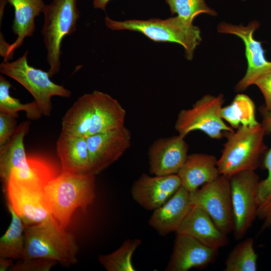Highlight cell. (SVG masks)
Returning a JSON list of instances; mask_svg holds the SVG:
<instances>
[{
	"mask_svg": "<svg viewBox=\"0 0 271 271\" xmlns=\"http://www.w3.org/2000/svg\"><path fill=\"white\" fill-rule=\"evenodd\" d=\"M14 264L13 259L0 257V271L10 270Z\"/></svg>",
	"mask_w": 271,
	"mask_h": 271,
	"instance_id": "32",
	"label": "cell"
},
{
	"mask_svg": "<svg viewBox=\"0 0 271 271\" xmlns=\"http://www.w3.org/2000/svg\"><path fill=\"white\" fill-rule=\"evenodd\" d=\"M264 99L265 108L271 111V69L261 76L255 82Z\"/></svg>",
	"mask_w": 271,
	"mask_h": 271,
	"instance_id": "31",
	"label": "cell"
},
{
	"mask_svg": "<svg viewBox=\"0 0 271 271\" xmlns=\"http://www.w3.org/2000/svg\"><path fill=\"white\" fill-rule=\"evenodd\" d=\"M191 205H198L210 216L218 228L226 234L233 229V214L229 177L220 175L201 189L190 192Z\"/></svg>",
	"mask_w": 271,
	"mask_h": 271,
	"instance_id": "10",
	"label": "cell"
},
{
	"mask_svg": "<svg viewBox=\"0 0 271 271\" xmlns=\"http://www.w3.org/2000/svg\"><path fill=\"white\" fill-rule=\"evenodd\" d=\"M258 27V22L252 21L245 26L221 23L217 28L219 33L237 36L245 45L247 68L245 75L235 86L238 91H243L254 84L261 76L271 69V62L266 60L261 43L254 38V32Z\"/></svg>",
	"mask_w": 271,
	"mask_h": 271,
	"instance_id": "12",
	"label": "cell"
},
{
	"mask_svg": "<svg viewBox=\"0 0 271 271\" xmlns=\"http://www.w3.org/2000/svg\"><path fill=\"white\" fill-rule=\"evenodd\" d=\"M167 271H187L202 268L212 263L217 250L186 234L177 233Z\"/></svg>",
	"mask_w": 271,
	"mask_h": 271,
	"instance_id": "16",
	"label": "cell"
},
{
	"mask_svg": "<svg viewBox=\"0 0 271 271\" xmlns=\"http://www.w3.org/2000/svg\"><path fill=\"white\" fill-rule=\"evenodd\" d=\"M17 117L0 111V147L11 138L17 126Z\"/></svg>",
	"mask_w": 271,
	"mask_h": 271,
	"instance_id": "30",
	"label": "cell"
},
{
	"mask_svg": "<svg viewBox=\"0 0 271 271\" xmlns=\"http://www.w3.org/2000/svg\"><path fill=\"white\" fill-rule=\"evenodd\" d=\"M10 205L25 226L42 222L52 217L43 187L10 180L4 183Z\"/></svg>",
	"mask_w": 271,
	"mask_h": 271,
	"instance_id": "11",
	"label": "cell"
},
{
	"mask_svg": "<svg viewBox=\"0 0 271 271\" xmlns=\"http://www.w3.org/2000/svg\"><path fill=\"white\" fill-rule=\"evenodd\" d=\"M14 10L12 25L13 33L17 36L10 44L4 61H9L15 51L23 44L27 37L33 36L36 29L35 19L43 13L46 6L43 0H6Z\"/></svg>",
	"mask_w": 271,
	"mask_h": 271,
	"instance_id": "20",
	"label": "cell"
},
{
	"mask_svg": "<svg viewBox=\"0 0 271 271\" xmlns=\"http://www.w3.org/2000/svg\"><path fill=\"white\" fill-rule=\"evenodd\" d=\"M259 111L266 133H271V111L261 106ZM263 165L267 171V175L259 183L257 217L262 221V229H264L271 226V148L265 154Z\"/></svg>",
	"mask_w": 271,
	"mask_h": 271,
	"instance_id": "22",
	"label": "cell"
},
{
	"mask_svg": "<svg viewBox=\"0 0 271 271\" xmlns=\"http://www.w3.org/2000/svg\"><path fill=\"white\" fill-rule=\"evenodd\" d=\"M28 54L26 51L13 62L3 61L0 65V71L24 87L34 97L42 115L49 116L52 110V97H69L71 92L63 85L53 82L48 71L30 65Z\"/></svg>",
	"mask_w": 271,
	"mask_h": 271,
	"instance_id": "7",
	"label": "cell"
},
{
	"mask_svg": "<svg viewBox=\"0 0 271 271\" xmlns=\"http://www.w3.org/2000/svg\"><path fill=\"white\" fill-rule=\"evenodd\" d=\"M234 237L241 239L257 215V192L260 181L255 171L237 173L230 178Z\"/></svg>",
	"mask_w": 271,
	"mask_h": 271,
	"instance_id": "9",
	"label": "cell"
},
{
	"mask_svg": "<svg viewBox=\"0 0 271 271\" xmlns=\"http://www.w3.org/2000/svg\"><path fill=\"white\" fill-rule=\"evenodd\" d=\"M176 233L188 235L216 250L226 246L229 241L227 235L220 230L207 213L198 205H192Z\"/></svg>",
	"mask_w": 271,
	"mask_h": 271,
	"instance_id": "17",
	"label": "cell"
},
{
	"mask_svg": "<svg viewBox=\"0 0 271 271\" xmlns=\"http://www.w3.org/2000/svg\"><path fill=\"white\" fill-rule=\"evenodd\" d=\"M86 139L90 172L95 175L122 156L130 145L131 133L124 126L115 130L89 136Z\"/></svg>",
	"mask_w": 271,
	"mask_h": 271,
	"instance_id": "13",
	"label": "cell"
},
{
	"mask_svg": "<svg viewBox=\"0 0 271 271\" xmlns=\"http://www.w3.org/2000/svg\"><path fill=\"white\" fill-rule=\"evenodd\" d=\"M155 176L142 174L131 189L134 200L148 210H154L163 205L181 186L177 174Z\"/></svg>",
	"mask_w": 271,
	"mask_h": 271,
	"instance_id": "15",
	"label": "cell"
},
{
	"mask_svg": "<svg viewBox=\"0 0 271 271\" xmlns=\"http://www.w3.org/2000/svg\"><path fill=\"white\" fill-rule=\"evenodd\" d=\"M57 262L53 260L44 258H21L9 270L49 271Z\"/></svg>",
	"mask_w": 271,
	"mask_h": 271,
	"instance_id": "29",
	"label": "cell"
},
{
	"mask_svg": "<svg viewBox=\"0 0 271 271\" xmlns=\"http://www.w3.org/2000/svg\"><path fill=\"white\" fill-rule=\"evenodd\" d=\"M257 254L254 248V240L250 237L238 243L228 254L224 271H256Z\"/></svg>",
	"mask_w": 271,
	"mask_h": 271,
	"instance_id": "26",
	"label": "cell"
},
{
	"mask_svg": "<svg viewBox=\"0 0 271 271\" xmlns=\"http://www.w3.org/2000/svg\"><path fill=\"white\" fill-rule=\"evenodd\" d=\"M77 4V0H52L44 9L41 34L47 50V61L49 65L48 71L51 77L59 72L64 38L76 30L80 17Z\"/></svg>",
	"mask_w": 271,
	"mask_h": 271,
	"instance_id": "6",
	"label": "cell"
},
{
	"mask_svg": "<svg viewBox=\"0 0 271 271\" xmlns=\"http://www.w3.org/2000/svg\"><path fill=\"white\" fill-rule=\"evenodd\" d=\"M44 190L52 217L66 229L76 209L80 208L85 213L93 203L95 197V175L60 173L45 186Z\"/></svg>",
	"mask_w": 271,
	"mask_h": 271,
	"instance_id": "2",
	"label": "cell"
},
{
	"mask_svg": "<svg viewBox=\"0 0 271 271\" xmlns=\"http://www.w3.org/2000/svg\"><path fill=\"white\" fill-rule=\"evenodd\" d=\"M227 133L217 167L220 175L230 178L246 170L255 171L266 150L264 138L266 132L262 123L254 126L240 125Z\"/></svg>",
	"mask_w": 271,
	"mask_h": 271,
	"instance_id": "5",
	"label": "cell"
},
{
	"mask_svg": "<svg viewBox=\"0 0 271 271\" xmlns=\"http://www.w3.org/2000/svg\"><path fill=\"white\" fill-rule=\"evenodd\" d=\"M126 112L115 98L94 90L80 96L62 120L61 132L85 138L124 126Z\"/></svg>",
	"mask_w": 271,
	"mask_h": 271,
	"instance_id": "1",
	"label": "cell"
},
{
	"mask_svg": "<svg viewBox=\"0 0 271 271\" xmlns=\"http://www.w3.org/2000/svg\"><path fill=\"white\" fill-rule=\"evenodd\" d=\"M106 26L113 31L129 30L142 33L156 42L175 43L182 45L186 58H193L196 47L202 38L200 29L184 21L177 16L165 20H128L117 21L108 17L104 19Z\"/></svg>",
	"mask_w": 271,
	"mask_h": 271,
	"instance_id": "4",
	"label": "cell"
},
{
	"mask_svg": "<svg viewBox=\"0 0 271 271\" xmlns=\"http://www.w3.org/2000/svg\"><path fill=\"white\" fill-rule=\"evenodd\" d=\"M24 232L22 259L44 258L66 264L77 262L78 247L75 236L52 216L40 223L25 226Z\"/></svg>",
	"mask_w": 271,
	"mask_h": 271,
	"instance_id": "3",
	"label": "cell"
},
{
	"mask_svg": "<svg viewBox=\"0 0 271 271\" xmlns=\"http://www.w3.org/2000/svg\"><path fill=\"white\" fill-rule=\"evenodd\" d=\"M224 102L222 94L217 96L205 95L188 109L181 110L178 114L175 128L178 134L185 137L192 131L200 130L211 139L219 140L233 131L221 115Z\"/></svg>",
	"mask_w": 271,
	"mask_h": 271,
	"instance_id": "8",
	"label": "cell"
},
{
	"mask_svg": "<svg viewBox=\"0 0 271 271\" xmlns=\"http://www.w3.org/2000/svg\"><path fill=\"white\" fill-rule=\"evenodd\" d=\"M11 83L3 75H0V111L12 115L17 118L18 112L24 111L29 120L40 119L42 113L35 101L28 103H22L19 99L10 94Z\"/></svg>",
	"mask_w": 271,
	"mask_h": 271,
	"instance_id": "25",
	"label": "cell"
},
{
	"mask_svg": "<svg viewBox=\"0 0 271 271\" xmlns=\"http://www.w3.org/2000/svg\"><path fill=\"white\" fill-rule=\"evenodd\" d=\"M188 146L179 134L160 138L148 151L150 171L156 176L177 174L188 156Z\"/></svg>",
	"mask_w": 271,
	"mask_h": 271,
	"instance_id": "14",
	"label": "cell"
},
{
	"mask_svg": "<svg viewBox=\"0 0 271 271\" xmlns=\"http://www.w3.org/2000/svg\"><path fill=\"white\" fill-rule=\"evenodd\" d=\"M111 0H93V5L95 9L105 10L107 4Z\"/></svg>",
	"mask_w": 271,
	"mask_h": 271,
	"instance_id": "33",
	"label": "cell"
},
{
	"mask_svg": "<svg viewBox=\"0 0 271 271\" xmlns=\"http://www.w3.org/2000/svg\"><path fill=\"white\" fill-rule=\"evenodd\" d=\"M141 243L139 239H127L114 252L100 255L98 261L107 271H134L132 256Z\"/></svg>",
	"mask_w": 271,
	"mask_h": 271,
	"instance_id": "27",
	"label": "cell"
},
{
	"mask_svg": "<svg viewBox=\"0 0 271 271\" xmlns=\"http://www.w3.org/2000/svg\"><path fill=\"white\" fill-rule=\"evenodd\" d=\"M221 115L233 128L240 125L254 126L259 123L255 117L253 101L244 94L236 95L229 105L222 107Z\"/></svg>",
	"mask_w": 271,
	"mask_h": 271,
	"instance_id": "24",
	"label": "cell"
},
{
	"mask_svg": "<svg viewBox=\"0 0 271 271\" xmlns=\"http://www.w3.org/2000/svg\"><path fill=\"white\" fill-rule=\"evenodd\" d=\"M12 217L11 223L0 239V257L20 259L24 254L25 225L13 208L7 205Z\"/></svg>",
	"mask_w": 271,
	"mask_h": 271,
	"instance_id": "23",
	"label": "cell"
},
{
	"mask_svg": "<svg viewBox=\"0 0 271 271\" xmlns=\"http://www.w3.org/2000/svg\"><path fill=\"white\" fill-rule=\"evenodd\" d=\"M191 207L190 192L181 186L166 202L154 210L149 223L161 235L176 232Z\"/></svg>",
	"mask_w": 271,
	"mask_h": 271,
	"instance_id": "19",
	"label": "cell"
},
{
	"mask_svg": "<svg viewBox=\"0 0 271 271\" xmlns=\"http://www.w3.org/2000/svg\"><path fill=\"white\" fill-rule=\"evenodd\" d=\"M56 151L61 174L80 176L91 173L86 138L61 132L57 141Z\"/></svg>",
	"mask_w": 271,
	"mask_h": 271,
	"instance_id": "18",
	"label": "cell"
},
{
	"mask_svg": "<svg viewBox=\"0 0 271 271\" xmlns=\"http://www.w3.org/2000/svg\"><path fill=\"white\" fill-rule=\"evenodd\" d=\"M172 15L177 16L190 24L199 15L206 14L217 15V13L209 8L205 0H165Z\"/></svg>",
	"mask_w": 271,
	"mask_h": 271,
	"instance_id": "28",
	"label": "cell"
},
{
	"mask_svg": "<svg viewBox=\"0 0 271 271\" xmlns=\"http://www.w3.org/2000/svg\"><path fill=\"white\" fill-rule=\"evenodd\" d=\"M177 174L181 180V186L189 192L214 181L220 175L215 157L203 153L188 155Z\"/></svg>",
	"mask_w": 271,
	"mask_h": 271,
	"instance_id": "21",
	"label": "cell"
}]
</instances>
